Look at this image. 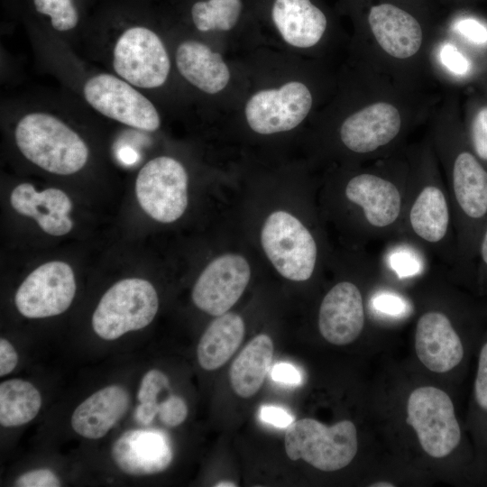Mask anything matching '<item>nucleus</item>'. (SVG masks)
Returning <instances> with one entry per match:
<instances>
[{"label": "nucleus", "instance_id": "nucleus-1", "mask_svg": "<svg viewBox=\"0 0 487 487\" xmlns=\"http://www.w3.org/2000/svg\"><path fill=\"white\" fill-rule=\"evenodd\" d=\"M398 238L455 267L456 240L446 187L433 180L410 185Z\"/></svg>", "mask_w": 487, "mask_h": 487}, {"label": "nucleus", "instance_id": "nucleus-2", "mask_svg": "<svg viewBox=\"0 0 487 487\" xmlns=\"http://www.w3.org/2000/svg\"><path fill=\"white\" fill-rule=\"evenodd\" d=\"M21 153L41 169L71 175L87 163L89 150L80 135L59 117L45 112L24 115L14 130Z\"/></svg>", "mask_w": 487, "mask_h": 487}, {"label": "nucleus", "instance_id": "nucleus-3", "mask_svg": "<svg viewBox=\"0 0 487 487\" xmlns=\"http://www.w3.org/2000/svg\"><path fill=\"white\" fill-rule=\"evenodd\" d=\"M409 188L374 172H362L349 179L344 195L357 209L366 236L374 241L398 237Z\"/></svg>", "mask_w": 487, "mask_h": 487}, {"label": "nucleus", "instance_id": "nucleus-4", "mask_svg": "<svg viewBox=\"0 0 487 487\" xmlns=\"http://www.w3.org/2000/svg\"><path fill=\"white\" fill-rule=\"evenodd\" d=\"M284 443L291 461L302 459L325 472L347 466L358 449L356 427L350 420L331 427L313 418L293 421L286 427Z\"/></svg>", "mask_w": 487, "mask_h": 487}, {"label": "nucleus", "instance_id": "nucleus-5", "mask_svg": "<svg viewBox=\"0 0 487 487\" xmlns=\"http://www.w3.org/2000/svg\"><path fill=\"white\" fill-rule=\"evenodd\" d=\"M158 308V294L150 281L124 279L102 296L92 316V327L102 339L115 340L150 325Z\"/></svg>", "mask_w": 487, "mask_h": 487}, {"label": "nucleus", "instance_id": "nucleus-6", "mask_svg": "<svg viewBox=\"0 0 487 487\" xmlns=\"http://www.w3.org/2000/svg\"><path fill=\"white\" fill-rule=\"evenodd\" d=\"M261 243L277 271L294 281L311 278L317 261V245L310 231L293 215L275 211L265 220Z\"/></svg>", "mask_w": 487, "mask_h": 487}, {"label": "nucleus", "instance_id": "nucleus-7", "mask_svg": "<svg viewBox=\"0 0 487 487\" xmlns=\"http://www.w3.org/2000/svg\"><path fill=\"white\" fill-rule=\"evenodd\" d=\"M407 423L415 430L423 450L432 457L448 455L461 442V428L452 400L438 388L419 387L410 393Z\"/></svg>", "mask_w": 487, "mask_h": 487}, {"label": "nucleus", "instance_id": "nucleus-8", "mask_svg": "<svg viewBox=\"0 0 487 487\" xmlns=\"http://www.w3.org/2000/svg\"><path fill=\"white\" fill-rule=\"evenodd\" d=\"M116 76L137 88L162 86L169 76L170 61L161 39L144 26H131L116 39L112 51Z\"/></svg>", "mask_w": 487, "mask_h": 487}, {"label": "nucleus", "instance_id": "nucleus-9", "mask_svg": "<svg viewBox=\"0 0 487 487\" xmlns=\"http://www.w3.org/2000/svg\"><path fill=\"white\" fill-rule=\"evenodd\" d=\"M188 178L174 158L159 156L146 162L135 180V194L142 210L161 223L178 220L188 207Z\"/></svg>", "mask_w": 487, "mask_h": 487}, {"label": "nucleus", "instance_id": "nucleus-10", "mask_svg": "<svg viewBox=\"0 0 487 487\" xmlns=\"http://www.w3.org/2000/svg\"><path fill=\"white\" fill-rule=\"evenodd\" d=\"M83 96L96 112L124 125L145 132L161 126L158 110L150 99L118 76L98 73L88 78Z\"/></svg>", "mask_w": 487, "mask_h": 487}, {"label": "nucleus", "instance_id": "nucleus-11", "mask_svg": "<svg viewBox=\"0 0 487 487\" xmlns=\"http://www.w3.org/2000/svg\"><path fill=\"white\" fill-rule=\"evenodd\" d=\"M76 293V281L69 264L52 261L32 271L18 288L14 302L27 318H44L65 312Z\"/></svg>", "mask_w": 487, "mask_h": 487}, {"label": "nucleus", "instance_id": "nucleus-12", "mask_svg": "<svg viewBox=\"0 0 487 487\" xmlns=\"http://www.w3.org/2000/svg\"><path fill=\"white\" fill-rule=\"evenodd\" d=\"M311 106L309 89L301 82L291 81L251 96L245 106V117L254 132L271 134L298 126L308 115Z\"/></svg>", "mask_w": 487, "mask_h": 487}, {"label": "nucleus", "instance_id": "nucleus-13", "mask_svg": "<svg viewBox=\"0 0 487 487\" xmlns=\"http://www.w3.org/2000/svg\"><path fill=\"white\" fill-rule=\"evenodd\" d=\"M250 278L251 268L244 256L223 254L201 272L192 289V300L200 310L218 317L238 301Z\"/></svg>", "mask_w": 487, "mask_h": 487}, {"label": "nucleus", "instance_id": "nucleus-14", "mask_svg": "<svg viewBox=\"0 0 487 487\" xmlns=\"http://www.w3.org/2000/svg\"><path fill=\"white\" fill-rule=\"evenodd\" d=\"M364 322L363 295L354 282L339 281L323 298L318 312V328L330 344H351L361 335Z\"/></svg>", "mask_w": 487, "mask_h": 487}, {"label": "nucleus", "instance_id": "nucleus-15", "mask_svg": "<svg viewBox=\"0 0 487 487\" xmlns=\"http://www.w3.org/2000/svg\"><path fill=\"white\" fill-rule=\"evenodd\" d=\"M415 350L419 361L430 371L446 372L458 366L464 357L461 336L445 313L428 310L416 326Z\"/></svg>", "mask_w": 487, "mask_h": 487}, {"label": "nucleus", "instance_id": "nucleus-16", "mask_svg": "<svg viewBox=\"0 0 487 487\" xmlns=\"http://www.w3.org/2000/svg\"><path fill=\"white\" fill-rule=\"evenodd\" d=\"M111 456L115 465L132 476L157 474L171 464L173 452L169 437L153 429H130L113 444Z\"/></svg>", "mask_w": 487, "mask_h": 487}, {"label": "nucleus", "instance_id": "nucleus-17", "mask_svg": "<svg viewBox=\"0 0 487 487\" xmlns=\"http://www.w3.org/2000/svg\"><path fill=\"white\" fill-rule=\"evenodd\" d=\"M401 125V115L393 105L377 102L348 116L340 127V139L351 152L367 154L396 139Z\"/></svg>", "mask_w": 487, "mask_h": 487}, {"label": "nucleus", "instance_id": "nucleus-18", "mask_svg": "<svg viewBox=\"0 0 487 487\" xmlns=\"http://www.w3.org/2000/svg\"><path fill=\"white\" fill-rule=\"evenodd\" d=\"M10 203L19 214L33 218L47 234L61 236L69 233L72 202L61 189L49 188L37 191L30 183H21L12 191Z\"/></svg>", "mask_w": 487, "mask_h": 487}, {"label": "nucleus", "instance_id": "nucleus-19", "mask_svg": "<svg viewBox=\"0 0 487 487\" xmlns=\"http://www.w3.org/2000/svg\"><path fill=\"white\" fill-rule=\"evenodd\" d=\"M370 28L381 48L397 59H408L421 47L423 32L418 20L405 10L380 4L370 9Z\"/></svg>", "mask_w": 487, "mask_h": 487}, {"label": "nucleus", "instance_id": "nucleus-20", "mask_svg": "<svg viewBox=\"0 0 487 487\" xmlns=\"http://www.w3.org/2000/svg\"><path fill=\"white\" fill-rule=\"evenodd\" d=\"M130 395L125 388L108 385L94 392L74 410L70 424L73 430L87 439H99L127 412Z\"/></svg>", "mask_w": 487, "mask_h": 487}, {"label": "nucleus", "instance_id": "nucleus-21", "mask_svg": "<svg viewBox=\"0 0 487 487\" xmlns=\"http://www.w3.org/2000/svg\"><path fill=\"white\" fill-rule=\"evenodd\" d=\"M271 16L283 40L298 48L317 44L327 24L324 13L310 0H275Z\"/></svg>", "mask_w": 487, "mask_h": 487}, {"label": "nucleus", "instance_id": "nucleus-22", "mask_svg": "<svg viewBox=\"0 0 487 487\" xmlns=\"http://www.w3.org/2000/svg\"><path fill=\"white\" fill-rule=\"evenodd\" d=\"M175 61L180 75L190 84L207 94L223 90L230 72L218 52L197 41H185L176 51Z\"/></svg>", "mask_w": 487, "mask_h": 487}, {"label": "nucleus", "instance_id": "nucleus-23", "mask_svg": "<svg viewBox=\"0 0 487 487\" xmlns=\"http://www.w3.org/2000/svg\"><path fill=\"white\" fill-rule=\"evenodd\" d=\"M244 331V322L239 315L226 312L216 317L201 335L197 347L201 368L214 371L223 366L240 346Z\"/></svg>", "mask_w": 487, "mask_h": 487}, {"label": "nucleus", "instance_id": "nucleus-24", "mask_svg": "<svg viewBox=\"0 0 487 487\" xmlns=\"http://www.w3.org/2000/svg\"><path fill=\"white\" fill-rule=\"evenodd\" d=\"M272 356L273 342L268 335L260 334L246 345L229 370L231 387L238 396L250 398L260 390Z\"/></svg>", "mask_w": 487, "mask_h": 487}, {"label": "nucleus", "instance_id": "nucleus-25", "mask_svg": "<svg viewBox=\"0 0 487 487\" xmlns=\"http://www.w3.org/2000/svg\"><path fill=\"white\" fill-rule=\"evenodd\" d=\"M41 407V396L30 381L10 379L0 383V424L20 427L32 421Z\"/></svg>", "mask_w": 487, "mask_h": 487}, {"label": "nucleus", "instance_id": "nucleus-26", "mask_svg": "<svg viewBox=\"0 0 487 487\" xmlns=\"http://www.w3.org/2000/svg\"><path fill=\"white\" fill-rule=\"evenodd\" d=\"M241 11V0H208L195 3L191 15L200 32L228 31L236 24Z\"/></svg>", "mask_w": 487, "mask_h": 487}, {"label": "nucleus", "instance_id": "nucleus-27", "mask_svg": "<svg viewBox=\"0 0 487 487\" xmlns=\"http://www.w3.org/2000/svg\"><path fill=\"white\" fill-rule=\"evenodd\" d=\"M170 388L168 376L160 370H149L142 378L137 393L139 405L136 408L135 418L142 425L152 423L158 415L159 404L157 400L159 394Z\"/></svg>", "mask_w": 487, "mask_h": 487}, {"label": "nucleus", "instance_id": "nucleus-28", "mask_svg": "<svg viewBox=\"0 0 487 487\" xmlns=\"http://www.w3.org/2000/svg\"><path fill=\"white\" fill-rule=\"evenodd\" d=\"M35 10L50 17L52 28L69 32L78 23V14L72 0H33Z\"/></svg>", "mask_w": 487, "mask_h": 487}, {"label": "nucleus", "instance_id": "nucleus-29", "mask_svg": "<svg viewBox=\"0 0 487 487\" xmlns=\"http://www.w3.org/2000/svg\"><path fill=\"white\" fill-rule=\"evenodd\" d=\"M400 241V244L388 253L387 267L400 279L417 275L423 268L418 252L421 250L408 241L403 239Z\"/></svg>", "mask_w": 487, "mask_h": 487}, {"label": "nucleus", "instance_id": "nucleus-30", "mask_svg": "<svg viewBox=\"0 0 487 487\" xmlns=\"http://www.w3.org/2000/svg\"><path fill=\"white\" fill-rule=\"evenodd\" d=\"M467 142L475 155L487 165V103L478 105L471 115Z\"/></svg>", "mask_w": 487, "mask_h": 487}, {"label": "nucleus", "instance_id": "nucleus-31", "mask_svg": "<svg viewBox=\"0 0 487 487\" xmlns=\"http://www.w3.org/2000/svg\"><path fill=\"white\" fill-rule=\"evenodd\" d=\"M372 309L377 313L391 317H403L409 312V302L400 295L381 290L371 299Z\"/></svg>", "mask_w": 487, "mask_h": 487}, {"label": "nucleus", "instance_id": "nucleus-32", "mask_svg": "<svg viewBox=\"0 0 487 487\" xmlns=\"http://www.w3.org/2000/svg\"><path fill=\"white\" fill-rule=\"evenodd\" d=\"M455 32L478 49H487V24L473 17H464L454 24Z\"/></svg>", "mask_w": 487, "mask_h": 487}, {"label": "nucleus", "instance_id": "nucleus-33", "mask_svg": "<svg viewBox=\"0 0 487 487\" xmlns=\"http://www.w3.org/2000/svg\"><path fill=\"white\" fill-rule=\"evenodd\" d=\"M439 59L450 72L458 77H467L473 69L471 59L451 43H446L441 47Z\"/></svg>", "mask_w": 487, "mask_h": 487}, {"label": "nucleus", "instance_id": "nucleus-34", "mask_svg": "<svg viewBox=\"0 0 487 487\" xmlns=\"http://www.w3.org/2000/svg\"><path fill=\"white\" fill-rule=\"evenodd\" d=\"M186 401L179 396L171 395L159 404L158 416L167 427H177L183 423L188 416Z\"/></svg>", "mask_w": 487, "mask_h": 487}, {"label": "nucleus", "instance_id": "nucleus-35", "mask_svg": "<svg viewBox=\"0 0 487 487\" xmlns=\"http://www.w3.org/2000/svg\"><path fill=\"white\" fill-rule=\"evenodd\" d=\"M61 482L50 469L42 468L26 472L14 482L18 487H59Z\"/></svg>", "mask_w": 487, "mask_h": 487}, {"label": "nucleus", "instance_id": "nucleus-36", "mask_svg": "<svg viewBox=\"0 0 487 487\" xmlns=\"http://www.w3.org/2000/svg\"><path fill=\"white\" fill-rule=\"evenodd\" d=\"M473 273L482 289H487V221L485 222L477 244Z\"/></svg>", "mask_w": 487, "mask_h": 487}, {"label": "nucleus", "instance_id": "nucleus-37", "mask_svg": "<svg viewBox=\"0 0 487 487\" xmlns=\"http://www.w3.org/2000/svg\"><path fill=\"white\" fill-rule=\"evenodd\" d=\"M271 376L273 381L289 386L299 385L302 381L300 372L287 363L275 364L271 372Z\"/></svg>", "mask_w": 487, "mask_h": 487}, {"label": "nucleus", "instance_id": "nucleus-38", "mask_svg": "<svg viewBox=\"0 0 487 487\" xmlns=\"http://www.w3.org/2000/svg\"><path fill=\"white\" fill-rule=\"evenodd\" d=\"M260 416L264 422L281 428L287 427L294 421L289 413L275 406H262Z\"/></svg>", "mask_w": 487, "mask_h": 487}, {"label": "nucleus", "instance_id": "nucleus-39", "mask_svg": "<svg viewBox=\"0 0 487 487\" xmlns=\"http://www.w3.org/2000/svg\"><path fill=\"white\" fill-rule=\"evenodd\" d=\"M18 363V354L14 345L5 338L0 339V376L11 373Z\"/></svg>", "mask_w": 487, "mask_h": 487}, {"label": "nucleus", "instance_id": "nucleus-40", "mask_svg": "<svg viewBox=\"0 0 487 487\" xmlns=\"http://www.w3.org/2000/svg\"><path fill=\"white\" fill-rule=\"evenodd\" d=\"M370 486L371 487H393L395 485L389 482H374L371 484Z\"/></svg>", "mask_w": 487, "mask_h": 487}, {"label": "nucleus", "instance_id": "nucleus-41", "mask_svg": "<svg viewBox=\"0 0 487 487\" xmlns=\"http://www.w3.org/2000/svg\"><path fill=\"white\" fill-rule=\"evenodd\" d=\"M216 487H234V486H237L236 483L234 482H227V481H225V482H217L216 484H215Z\"/></svg>", "mask_w": 487, "mask_h": 487}]
</instances>
